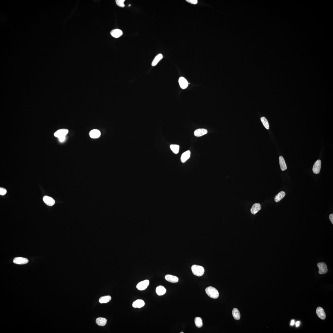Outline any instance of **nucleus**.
I'll list each match as a JSON object with an SVG mask.
<instances>
[{
  "label": "nucleus",
  "instance_id": "obj_1",
  "mask_svg": "<svg viewBox=\"0 0 333 333\" xmlns=\"http://www.w3.org/2000/svg\"><path fill=\"white\" fill-rule=\"evenodd\" d=\"M68 130L67 129H64L57 130L54 134V136L58 138L60 142H63L66 138V135L68 133Z\"/></svg>",
  "mask_w": 333,
  "mask_h": 333
},
{
  "label": "nucleus",
  "instance_id": "obj_2",
  "mask_svg": "<svg viewBox=\"0 0 333 333\" xmlns=\"http://www.w3.org/2000/svg\"><path fill=\"white\" fill-rule=\"evenodd\" d=\"M205 292L207 295L211 298L216 299L218 297L219 292L215 288L211 286L207 287L205 289Z\"/></svg>",
  "mask_w": 333,
  "mask_h": 333
},
{
  "label": "nucleus",
  "instance_id": "obj_3",
  "mask_svg": "<svg viewBox=\"0 0 333 333\" xmlns=\"http://www.w3.org/2000/svg\"><path fill=\"white\" fill-rule=\"evenodd\" d=\"M191 270L194 275L199 277L202 276L205 272V269L203 267L196 265L192 266Z\"/></svg>",
  "mask_w": 333,
  "mask_h": 333
},
{
  "label": "nucleus",
  "instance_id": "obj_4",
  "mask_svg": "<svg viewBox=\"0 0 333 333\" xmlns=\"http://www.w3.org/2000/svg\"><path fill=\"white\" fill-rule=\"evenodd\" d=\"M149 284V281L148 280H145L139 282L137 285V288L140 291H143L145 290L147 288Z\"/></svg>",
  "mask_w": 333,
  "mask_h": 333
},
{
  "label": "nucleus",
  "instance_id": "obj_5",
  "mask_svg": "<svg viewBox=\"0 0 333 333\" xmlns=\"http://www.w3.org/2000/svg\"><path fill=\"white\" fill-rule=\"evenodd\" d=\"M317 266L319 269V273L320 274H323L327 273L328 271L327 266L325 263H318Z\"/></svg>",
  "mask_w": 333,
  "mask_h": 333
},
{
  "label": "nucleus",
  "instance_id": "obj_6",
  "mask_svg": "<svg viewBox=\"0 0 333 333\" xmlns=\"http://www.w3.org/2000/svg\"><path fill=\"white\" fill-rule=\"evenodd\" d=\"M321 167V161L319 160H317L314 164L312 169L313 172L315 174H319L320 172Z\"/></svg>",
  "mask_w": 333,
  "mask_h": 333
},
{
  "label": "nucleus",
  "instance_id": "obj_7",
  "mask_svg": "<svg viewBox=\"0 0 333 333\" xmlns=\"http://www.w3.org/2000/svg\"><path fill=\"white\" fill-rule=\"evenodd\" d=\"M29 261V260L26 258L21 257L15 258L13 260L14 263L20 265L27 264Z\"/></svg>",
  "mask_w": 333,
  "mask_h": 333
},
{
  "label": "nucleus",
  "instance_id": "obj_8",
  "mask_svg": "<svg viewBox=\"0 0 333 333\" xmlns=\"http://www.w3.org/2000/svg\"><path fill=\"white\" fill-rule=\"evenodd\" d=\"M43 200L45 204L49 206H52L55 203V201L54 199L48 196H44L43 197Z\"/></svg>",
  "mask_w": 333,
  "mask_h": 333
},
{
  "label": "nucleus",
  "instance_id": "obj_9",
  "mask_svg": "<svg viewBox=\"0 0 333 333\" xmlns=\"http://www.w3.org/2000/svg\"><path fill=\"white\" fill-rule=\"evenodd\" d=\"M316 313L317 316L322 320H325L326 315L324 310L321 307H318L316 310Z\"/></svg>",
  "mask_w": 333,
  "mask_h": 333
},
{
  "label": "nucleus",
  "instance_id": "obj_10",
  "mask_svg": "<svg viewBox=\"0 0 333 333\" xmlns=\"http://www.w3.org/2000/svg\"><path fill=\"white\" fill-rule=\"evenodd\" d=\"M179 83L180 87L183 89L187 88L189 84L186 79L183 77H180L179 78Z\"/></svg>",
  "mask_w": 333,
  "mask_h": 333
},
{
  "label": "nucleus",
  "instance_id": "obj_11",
  "mask_svg": "<svg viewBox=\"0 0 333 333\" xmlns=\"http://www.w3.org/2000/svg\"><path fill=\"white\" fill-rule=\"evenodd\" d=\"M261 208V205L258 203L254 204L250 209V212L252 214L255 215L260 211Z\"/></svg>",
  "mask_w": 333,
  "mask_h": 333
},
{
  "label": "nucleus",
  "instance_id": "obj_12",
  "mask_svg": "<svg viewBox=\"0 0 333 333\" xmlns=\"http://www.w3.org/2000/svg\"><path fill=\"white\" fill-rule=\"evenodd\" d=\"M166 281L172 283H176L178 282V278L177 277L171 275H167L165 277Z\"/></svg>",
  "mask_w": 333,
  "mask_h": 333
},
{
  "label": "nucleus",
  "instance_id": "obj_13",
  "mask_svg": "<svg viewBox=\"0 0 333 333\" xmlns=\"http://www.w3.org/2000/svg\"><path fill=\"white\" fill-rule=\"evenodd\" d=\"M207 133V130L206 129H199L195 130L194 132V135L196 136L200 137L206 134Z\"/></svg>",
  "mask_w": 333,
  "mask_h": 333
},
{
  "label": "nucleus",
  "instance_id": "obj_14",
  "mask_svg": "<svg viewBox=\"0 0 333 333\" xmlns=\"http://www.w3.org/2000/svg\"><path fill=\"white\" fill-rule=\"evenodd\" d=\"M110 34L113 37L118 38L122 35L123 32L120 29H117L112 30L110 32Z\"/></svg>",
  "mask_w": 333,
  "mask_h": 333
},
{
  "label": "nucleus",
  "instance_id": "obj_15",
  "mask_svg": "<svg viewBox=\"0 0 333 333\" xmlns=\"http://www.w3.org/2000/svg\"><path fill=\"white\" fill-rule=\"evenodd\" d=\"M145 304L144 300H137L134 302L133 303V306L134 308H141L144 306Z\"/></svg>",
  "mask_w": 333,
  "mask_h": 333
},
{
  "label": "nucleus",
  "instance_id": "obj_16",
  "mask_svg": "<svg viewBox=\"0 0 333 333\" xmlns=\"http://www.w3.org/2000/svg\"><path fill=\"white\" fill-rule=\"evenodd\" d=\"M191 152L188 150L183 153L181 157V161L182 163H185L189 159L190 156Z\"/></svg>",
  "mask_w": 333,
  "mask_h": 333
},
{
  "label": "nucleus",
  "instance_id": "obj_17",
  "mask_svg": "<svg viewBox=\"0 0 333 333\" xmlns=\"http://www.w3.org/2000/svg\"><path fill=\"white\" fill-rule=\"evenodd\" d=\"M101 133L99 130L97 129H94L91 130L90 132L89 135L91 138H97L99 137L101 135Z\"/></svg>",
  "mask_w": 333,
  "mask_h": 333
},
{
  "label": "nucleus",
  "instance_id": "obj_18",
  "mask_svg": "<svg viewBox=\"0 0 333 333\" xmlns=\"http://www.w3.org/2000/svg\"><path fill=\"white\" fill-rule=\"evenodd\" d=\"M166 289L164 286H159L156 287V293L159 296H161L164 294L166 293Z\"/></svg>",
  "mask_w": 333,
  "mask_h": 333
},
{
  "label": "nucleus",
  "instance_id": "obj_19",
  "mask_svg": "<svg viewBox=\"0 0 333 333\" xmlns=\"http://www.w3.org/2000/svg\"><path fill=\"white\" fill-rule=\"evenodd\" d=\"M279 164L281 166V169L282 171H284L287 169V165L286 164L285 161L282 156L279 157Z\"/></svg>",
  "mask_w": 333,
  "mask_h": 333
},
{
  "label": "nucleus",
  "instance_id": "obj_20",
  "mask_svg": "<svg viewBox=\"0 0 333 333\" xmlns=\"http://www.w3.org/2000/svg\"><path fill=\"white\" fill-rule=\"evenodd\" d=\"M285 195V192L284 191H281V192L278 193V194L275 196L274 198L275 201L276 202H279L284 198Z\"/></svg>",
  "mask_w": 333,
  "mask_h": 333
},
{
  "label": "nucleus",
  "instance_id": "obj_21",
  "mask_svg": "<svg viewBox=\"0 0 333 333\" xmlns=\"http://www.w3.org/2000/svg\"><path fill=\"white\" fill-rule=\"evenodd\" d=\"M106 319L102 317H99L96 320V323L99 326H104L107 323Z\"/></svg>",
  "mask_w": 333,
  "mask_h": 333
},
{
  "label": "nucleus",
  "instance_id": "obj_22",
  "mask_svg": "<svg viewBox=\"0 0 333 333\" xmlns=\"http://www.w3.org/2000/svg\"><path fill=\"white\" fill-rule=\"evenodd\" d=\"M163 56L161 54H159L155 57L152 61V66H154L157 64L158 62L163 58Z\"/></svg>",
  "mask_w": 333,
  "mask_h": 333
},
{
  "label": "nucleus",
  "instance_id": "obj_23",
  "mask_svg": "<svg viewBox=\"0 0 333 333\" xmlns=\"http://www.w3.org/2000/svg\"><path fill=\"white\" fill-rule=\"evenodd\" d=\"M233 316L235 319L239 320L240 319V314L239 310L236 308H234L233 310Z\"/></svg>",
  "mask_w": 333,
  "mask_h": 333
},
{
  "label": "nucleus",
  "instance_id": "obj_24",
  "mask_svg": "<svg viewBox=\"0 0 333 333\" xmlns=\"http://www.w3.org/2000/svg\"><path fill=\"white\" fill-rule=\"evenodd\" d=\"M111 299V297L110 295L101 297L99 299V302L101 303H106L109 302Z\"/></svg>",
  "mask_w": 333,
  "mask_h": 333
},
{
  "label": "nucleus",
  "instance_id": "obj_25",
  "mask_svg": "<svg viewBox=\"0 0 333 333\" xmlns=\"http://www.w3.org/2000/svg\"><path fill=\"white\" fill-rule=\"evenodd\" d=\"M195 323L197 327L200 328L203 326V321L200 317H196L195 319Z\"/></svg>",
  "mask_w": 333,
  "mask_h": 333
},
{
  "label": "nucleus",
  "instance_id": "obj_26",
  "mask_svg": "<svg viewBox=\"0 0 333 333\" xmlns=\"http://www.w3.org/2000/svg\"><path fill=\"white\" fill-rule=\"evenodd\" d=\"M170 147L171 150L174 153L177 154L178 153L180 147L178 145H171Z\"/></svg>",
  "mask_w": 333,
  "mask_h": 333
},
{
  "label": "nucleus",
  "instance_id": "obj_27",
  "mask_svg": "<svg viewBox=\"0 0 333 333\" xmlns=\"http://www.w3.org/2000/svg\"><path fill=\"white\" fill-rule=\"evenodd\" d=\"M261 120L265 128H266L267 130L269 129V125L268 121L267 119L265 117H263L261 118Z\"/></svg>",
  "mask_w": 333,
  "mask_h": 333
},
{
  "label": "nucleus",
  "instance_id": "obj_28",
  "mask_svg": "<svg viewBox=\"0 0 333 333\" xmlns=\"http://www.w3.org/2000/svg\"><path fill=\"white\" fill-rule=\"evenodd\" d=\"M125 0H116V2L117 5L120 7H125L124 2Z\"/></svg>",
  "mask_w": 333,
  "mask_h": 333
},
{
  "label": "nucleus",
  "instance_id": "obj_29",
  "mask_svg": "<svg viewBox=\"0 0 333 333\" xmlns=\"http://www.w3.org/2000/svg\"><path fill=\"white\" fill-rule=\"evenodd\" d=\"M7 190L4 188H0V194L1 195H4L7 193Z\"/></svg>",
  "mask_w": 333,
  "mask_h": 333
},
{
  "label": "nucleus",
  "instance_id": "obj_30",
  "mask_svg": "<svg viewBox=\"0 0 333 333\" xmlns=\"http://www.w3.org/2000/svg\"><path fill=\"white\" fill-rule=\"evenodd\" d=\"M188 2L193 4H196L198 3L197 0H186Z\"/></svg>",
  "mask_w": 333,
  "mask_h": 333
},
{
  "label": "nucleus",
  "instance_id": "obj_31",
  "mask_svg": "<svg viewBox=\"0 0 333 333\" xmlns=\"http://www.w3.org/2000/svg\"><path fill=\"white\" fill-rule=\"evenodd\" d=\"M329 218L331 222L333 224V214H331L329 216Z\"/></svg>",
  "mask_w": 333,
  "mask_h": 333
},
{
  "label": "nucleus",
  "instance_id": "obj_32",
  "mask_svg": "<svg viewBox=\"0 0 333 333\" xmlns=\"http://www.w3.org/2000/svg\"><path fill=\"white\" fill-rule=\"evenodd\" d=\"M294 323H295L294 320H292L291 322V326H293V325H294Z\"/></svg>",
  "mask_w": 333,
  "mask_h": 333
},
{
  "label": "nucleus",
  "instance_id": "obj_33",
  "mask_svg": "<svg viewBox=\"0 0 333 333\" xmlns=\"http://www.w3.org/2000/svg\"><path fill=\"white\" fill-rule=\"evenodd\" d=\"M300 321H298L296 323V326L297 327H298L299 326H300Z\"/></svg>",
  "mask_w": 333,
  "mask_h": 333
},
{
  "label": "nucleus",
  "instance_id": "obj_34",
  "mask_svg": "<svg viewBox=\"0 0 333 333\" xmlns=\"http://www.w3.org/2000/svg\"><path fill=\"white\" fill-rule=\"evenodd\" d=\"M180 333H183V332H180Z\"/></svg>",
  "mask_w": 333,
  "mask_h": 333
},
{
  "label": "nucleus",
  "instance_id": "obj_35",
  "mask_svg": "<svg viewBox=\"0 0 333 333\" xmlns=\"http://www.w3.org/2000/svg\"><path fill=\"white\" fill-rule=\"evenodd\" d=\"M130 5H130V4L129 5V6H130Z\"/></svg>",
  "mask_w": 333,
  "mask_h": 333
}]
</instances>
